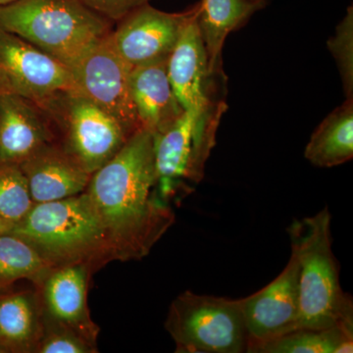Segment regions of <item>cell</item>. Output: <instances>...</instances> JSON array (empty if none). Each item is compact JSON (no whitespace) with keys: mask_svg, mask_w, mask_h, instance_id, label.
Returning <instances> with one entry per match:
<instances>
[{"mask_svg":"<svg viewBox=\"0 0 353 353\" xmlns=\"http://www.w3.org/2000/svg\"><path fill=\"white\" fill-rule=\"evenodd\" d=\"M85 192L120 261L145 257L175 222L158 194L154 136L145 129L90 176Z\"/></svg>","mask_w":353,"mask_h":353,"instance_id":"obj_1","label":"cell"},{"mask_svg":"<svg viewBox=\"0 0 353 353\" xmlns=\"http://www.w3.org/2000/svg\"><path fill=\"white\" fill-rule=\"evenodd\" d=\"M328 208L294 220L288 229L299 265V317L296 329L353 328V303L340 284V268L332 250Z\"/></svg>","mask_w":353,"mask_h":353,"instance_id":"obj_2","label":"cell"},{"mask_svg":"<svg viewBox=\"0 0 353 353\" xmlns=\"http://www.w3.org/2000/svg\"><path fill=\"white\" fill-rule=\"evenodd\" d=\"M10 234L30 243L52 267L87 264L97 270L115 259L87 192L60 201L34 203Z\"/></svg>","mask_w":353,"mask_h":353,"instance_id":"obj_3","label":"cell"},{"mask_svg":"<svg viewBox=\"0 0 353 353\" xmlns=\"http://www.w3.org/2000/svg\"><path fill=\"white\" fill-rule=\"evenodd\" d=\"M82 0H17L0 6V29L11 32L71 69L113 31Z\"/></svg>","mask_w":353,"mask_h":353,"instance_id":"obj_4","label":"cell"},{"mask_svg":"<svg viewBox=\"0 0 353 353\" xmlns=\"http://www.w3.org/2000/svg\"><path fill=\"white\" fill-rule=\"evenodd\" d=\"M225 102L202 113L185 111L166 131L154 136L157 190L167 203L192 194L201 182Z\"/></svg>","mask_w":353,"mask_h":353,"instance_id":"obj_5","label":"cell"},{"mask_svg":"<svg viewBox=\"0 0 353 353\" xmlns=\"http://www.w3.org/2000/svg\"><path fill=\"white\" fill-rule=\"evenodd\" d=\"M165 328L178 353H243L248 334L240 299L183 292L172 303Z\"/></svg>","mask_w":353,"mask_h":353,"instance_id":"obj_6","label":"cell"},{"mask_svg":"<svg viewBox=\"0 0 353 353\" xmlns=\"http://www.w3.org/2000/svg\"><path fill=\"white\" fill-rule=\"evenodd\" d=\"M39 108L61 132V148L90 175L131 137L115 118L77 92L57 95Z\"/></svg>","mask_w":353,"mask_h":353,"instance_id":"obj_7","label":"cell"},{"mask_svg":"<svg viewBox=\"0 0 353 353\" xmlns=\"http://www.w3.org/2000/svg\"><path fill=\"white\" fill-rule=\"evenodd\" d=\"M132 69L116 50L111 34L97 41L71 68L77 92L115 118L129 136L141 129L132 101Z\"/></svg>","mask_w":353,"mask_h":353,"instance_id":"obj_8","label":"cell"},{"mask_svg":"<svg viewBox=\"0 0 353 353\" xmlns=\"http://www.w3.org/2000/svg\"><path fill=\"white\" fill-rule=\"evenodd\" d=\"M69 92H77L71 69L0 29V94L19 95L41 106Z\"/></svg>","mask_w":353,"mask_h":353,"instance_id":"obj_9","label":"cell"},{"mask_svg":"<svg viewBox=\"0 0 353 353\" xmlns=\"http://www.w3.org/2000/svg\"><path fill=\"white\" fill-rule=\"evenodd\" d=\"M199 9L197 3L183 12L169 13L148 2L118 21L111 39L132 68L167 61L183 27Z\"/></svg>","mask_w":353,"mask_h":353,"instance_id":"obj_10","label":"cell"},{"mask_svg":"<svg viewBox=\"0 0 353 353\" xmlns=\"http://www.w3.org/2000/svg\"><path fill=\"white\" fill-rule=\"evenodd\" d=\"M299 265L292 252L289 263L273 282L240 299L248 345L296 329L299 317Z\"/></svg>","mask_w":353,"mask_h":353,"instance_id":"obj_11","label":"cell"},{"mask_svg":"<svg viewBox=\"0 0 353 353\" xmlns=\"http://www.w3.org/2000/svg\"><path fill=\"white\" fill-rule=\"evenodd\" d=\"M199 11L183 27L167 61V73L176 99L183 110L196 113L223 102L216 99V78L209 70L199 26Z\"/></svg>","mask_w":353,"mask_h":353,"instance_id":"obj_12","label":"cell"},{"mask_svg":"<svg viewBox=\"0 0 353 353\" xmlns=\"http://www.w3.org/2000/svg\"><path fill=\"white\" fill-rule=\"evenodd\" d=\"M87 264L52 267L37 284L44 317L73 330L97 345L99 328L90 318L88 289L90 272Z\"/></svg>","mask_w":353,"mask_h":353,"instance_id":"obj_13","label":"cell"},{"mask_svg":"<svg viewBox=\"0 0 353 353\" xmlns=\"http://www.w3.org/2000/svg\"><path fill=\"white\" fill-rule=\"evenodd\" d=\"M19 165L34 203L83 194L92 176L61 145L53 143L39 148Z\"/></svg>","mask_w":353,"mask_h":353,"instance_id":"obj_14","label":"cell"},{"mask_svg":"<svg viewBox=\"0 0 353 353\" xmlns=\"http://www.w3.org/2000/svg\"><path fill=\"white\" fill-rule=\"evenodd\" d=\"M53 130L34 102L0 94V162L21 164L39 148L52 143Z\"/></svg>","mask_w":353,"mask_h":353,"instance_id":"obj_15","label":"cell"},{"mask_svg":"<svg viewBox=\"0 0 353 353\" xmlns=\"http://www.w3.org/2000/svg\"><path fill=\"white\" fill-rule=\"evenodd\" d=\"M167 61L134 67L130 79L139 125L154 136L166 131L185 112L169 81Z\"/></svg>","mask_w":353,"mask_h":353,"instance_id":"obj_16","label":"cell"},{"mask_svg":"<svg viewBox=\"0 0 353 353\" xmlns=\"http://www.w3.org/2000/svg\"><path fill=\"white\" fill-rule=\"evenodd\" d=\"M199 3V26L208 54L209 70L216 79H223L222 52L227 37L263 8L264 0H201Z\"/></svg>","mask_w":353,"mask_h":353,"instance_id":"obj_17","label":"cell"},{"mask_svg":"<svg viewBox=\"0 0 353 353\" xmlns=\"http://www.w3.org/2000/svg\"><path fill=\"white\" fill-rule=\"evenodd\" d=\"M41 331L43 313L38 294H0V345L7 352H36Z\"/></svg>","mask_w":353,"mask_h":353,"instance_id":"obj_18","label":"cell"},{"mask_svg":"<svg viewBox=\"0 0 353 353\" xmlns=\"http://www.w3.org/2000/svg\"><path fill=\"white\" fill-rule=\"evenodd\" d=\"M304 155L320 168H332L352 159L353 99H347L316 128Z\"/></svg>","mask_w":353,"mask_h":353,"instance_id":"obj_19","label":"cell"},{"mask_svg":"<svg viewBox=\"0 0 353 353\" xmlns=\"http://www.w3.org/2000/svg\"><path fill=\"white\" fill-rule=\"evenodd\" d=\"M353 328L294 330L248 345V353H343L353 352Z\"/></svg>","mask_w":353,"mask_h":353,"instance_id":"obj_20","label":"cell"},{"mask_svg":"<svg viewBox=\"0 0 353 353\" xmlns=\"http://www.w3.org/2000/svg\"><path fill=\"white\" fill-rule=\"evenodd\" d=\"M52 268L30 243L10 233L0 234V290L20 280L38 284Z\"/></svg>","mask_w":353,"mask_h":353,"instance_id":"obj_21","label":"cell"},{"mask_svg":"<svg viewBox=\"0 0 353 353\" xmlns=\"http://www.w3.org/2000/svg\"><path fill=\"white\" fill-rule=\"evenodd\" d=\"M34 204L20 165L0 162V217L17 223Z\"/></svg>","mask_w":353,"mask_h":353,"instance_id":"obj_22","label":"cell"},{"mask_svg":"<svg viewBox=\"0 0 353 353\" xmlns=\"http://www.w3.org/2000/svg\"><path fill=\"white\" fill-rule=\"evenodd\" d=\"M328 48L340 72L343 92L353 99V9L348 7L345 18L328 41Z\"/></svg>","mask_w":353,"mask_h":353,"instance_id":"obj_23","label":"cell"},{"mask_svg":"<svg viewBox=\"0 0 353 353\" xmlns=\"http://www.w3.org/2000/svg\"><path fill=\"white\" fill-rule=\"evenodd\" d=\"M92 345L73 330L43 316V331L36 353H94Z\"/></svg>","mask_w":353,"mask_h":353,"instance_id":"obj_24","label":"cell"},{"mask_svg":"<svg viewBox=\"0 0 353 353\" xmlns=\"http://www.w3.org/2000/svg\"><path fill=\"white\" fill-rule=\"evenodd\" d=\"M97 13L112 21L118 22L137 7L148 3L150 0H82Z\"/></svg>","mask_w":353,"mask_h":353,"instance_id":"obj_25","label":"cell"},{"mask_svg":"<svg viewBox=\"0 0 353 353\" xmlns=\"http://www.w3.org/2000/svg\"><path fill=\"white\" fill-rule=\"evenodd\" d=\"M15 223L0 217V234L10 233Z\"/></svg>","mask_w":353,"mask_h":353,"instance_id":"obj_26","label":"cell"},{"mask_svg":"<svg viewBox=\"0 0 353 353\" xmlns=\"http://www.w3.org/2000/svg\"><path fill=\"white\" fill-rule=\"evenodd\" d=\"M17 0H0V6H8V4L13 3Z\"/></svg>","mask_w":353,"mask_h":353,"instance_id":"obj_27","label":"cell"},{"mask_svg":"<svg viewBox=\"0 0 353 353\" xmlns=\"http://www.w3.org/2000/svg\"><path fill=\"white\" fill-rule=\"evenodd\" d=\"M0 353H8V352H7V350H6V348L2 347V345H0Z\"/></svg>","mask_w":353,"mask_h":353,"instance_id":"obj_28","label":"cell"},{"mask_svg":"<svg viewBox=\"0 0 353 353\" xmlns=\"http://www.w3.org/2000/svg\"><path fill=\"white\" fill-rule=\"evenodd\" d=\"M250 1H260V0H250Z\"/></svg>","mask_w":353,"mask_h":353,"instance_id":"obj_29","label":"cell"}]
</instances>
